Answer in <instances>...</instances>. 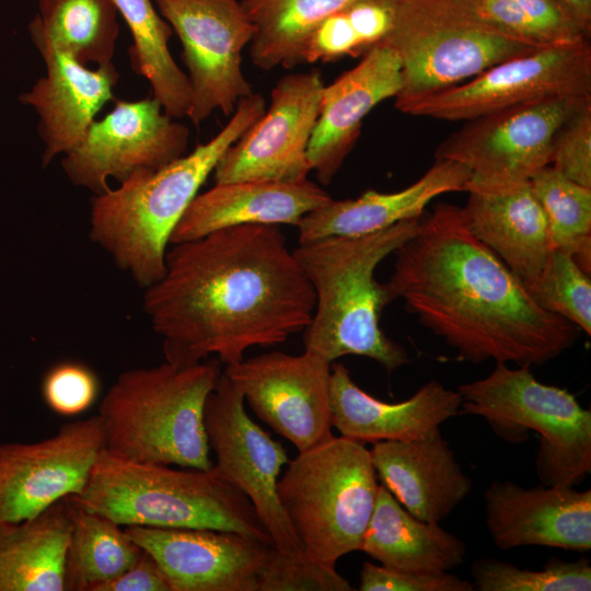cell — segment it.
Listing matches in <instances>:
<instances>
[{
    "instance_id": "cell-1",
    "label": "cell",
    "mask_w": 591,
    "mask_h": 591,
    "mask_svg": "<svg viewBox=\"0 0 591 591\" xmlns=\"http://www.w3.org/2000/svg\"><path fill=\"white\" fill-rule=\"evenodd\" d=\"M313 288L279 225L242 224L172 244L142 308L165 361L216 356L225 366L254 346L285 343L309 324Z\"/></svg>"
},
{
    "instance_id": "cell-2",
    "label": "cell",
    "mask_w": 591,
    "mask_h": 591,
    "mask_svg": "<svg viewBox=\"0 0 591 591\" xmlns=\"http://www.w3.org/2000/svg\"><path fill=\"white\" fill-rule=\"evenodd\" d=\"M383 288L472 363L537 367L569 350L579 328L542 309L467 227L462 208L439 202L395 252Z\"/></svg>"
},
{
    "instance_id": "cell-3",
    "label": "cell",
    "mask_w": 591,
    "mask_h": 591,
    "mask_svg": "<svg viewBox=\"0 0 591 591\" xmlns=\"http://www.w3.org/2000/svg\"><path fill=\"white\" fill-rule=\"evenodd\" d=\"M265 109V99L254 92L240 100L231 119L206 143L159 170L138 172L117 188L92 197L91 240L140 288L163 276L167 245L188 206L222 154Z\"/></svg>"
},
{
    "instance_id": "cell-4",
    "label": "cell",
    "mask_w": 591,
    "mask_h": 591,
    "mask_svg": "<svg viewBox=\"0 0 591 591\" xmlns=\"http://www.w3.org/2000/svg\"><path fill=\"white\" fill-rule=\"evenodd\" d=\"M418 222L401 221L358 236H326L292 251L315 294L312 317L302 331L304 350L331 363L347 355L366 357L389 373L410 362L406 349L380 327L390 302L374 273L414 235Z\"/></svg>"
},
{
    "instance_id": "cell-5",
    "label": "cell",
    "mask_w": 591,
    "mask_h": 591,
    "mask_svg": "<svg viewBox=\"0 0 591 591\" xmlns=\"http://www.w3.org/2000/svg\"><path fill=\"white\" fill-rule=\"evenodd\" d=\"M220 363L209 358L181 367L164 360L120 373L99 406L105 450L139 463L211 470L204 414Z\"/></svg>"
},
{
    "instance_id": "cell-6",
    "label": "cell",
    "mask_w": 591,
    "mask_h": 591,
    "mask_svg": "<svg viewBox=\"0 0 591 591\" xmlns=\"http://www.w3.org/2000/svg\"><path fill=\"white\" fill-rule=\"evenodd\" d=\"M70 497L125 528L215 529L273 544L248 498L211 470L139 463L104 449Z\"/></svg>"
},
{
    "instance_id": "cell-7",
    "label": "cell",
    "mask_w": 591,
    "mask_h": 591,
    "mask_svg": "<svg viewBox=\"0 0 591 591\" xmlns=\"http://www.w3.org/2000/svg\"><path fill=\"white\" fill-rule=\"evenodd\" d=\"M379 485L364 443L343 436L289 460L277 494L304 555L335 567L360 551Z\"/></svg>"
},
{
    "instance_id": "cell-8",
    "label": "cell",
    "mask_w": 591,
    "mask_h": 591,
    "mask_svg": "<svg viewBox=\"0 0 591 591\" xmlns=\"http://www.w3.org/2000/svg\"><path fill=\"white\" fill-rule=\"evenodd\" d=\"M457 391L460 413L483 417L499 438L520 443L530 430L538 433L535 471L543 486L576 487L591 473V412L568 390L499 361Z\"/></svg>"
},
{
    "instance_id": "cell-9",
    "label": "cell",
    "mask_w": 591,
    "mask_h": 591,
    "mask_svg": "<svg viewBox=\"0 0 591 591\" xmlns=\"http://www.w3.org/2000/svg\"><path fill=\"white\" fill-rule=\"evenodd\" d=\"M395 21L382 42L401 61L402 89L415 97L472 79L536 47L471 23L433 0H394Z\"/></svg>"
},
{
    "instance_id": "cell-10",
    "label": "cell",
    "mask_w": 591,
    "mask_h": 591,
    "mask_svg": "<svg viewBox=\"0 0 591 591\" xmlns=\"http://www.w3.org/2000/svg\"><path fill=\"white\" fill-rule=\"evenodd\" d=\"M590 100L543 99L466 120L438 146L434 158L455 161L470 170L466 192L517 187L549 165L555 134Z\"/></svg>"
},
{
    "instance_id": "cell-11",
    "label": "cell",
    "mask_w": 591,
    "mask_h": 591,
    "mask_svg": "<svg viewBox=\"0 0 591 591\" xmlns=\"http://www.w3.org/2000/svg\"><path fill=\"white\" fill-rule=\"evenodd\" d=\"M559 96H591L589 40L538 48L501 61L448 89L395 99V107L413 116L466 121L515 105Z\"/></svg>"
},
{
    "instance_id": "cell-12",
    "label": "cell",
    "mask_w": 591,
    "mask_h": 591,
    "mask_svg": "<svg viewBox=\"0 0 591 591\" xmlns=\"http://www.w3.org/2000/svg\"><path fill=\"white\" fill-rule=\"evenodd\" d=\"M204 422L216 457L211 471L248 498L280 554L302 556V545L277 494L288 453L250 418L243 395L223 372L207 398Z\"/></svg>"
},
{
    "instance_id": "cell-13",
    "label": "cell",
    "mask_w": 591,
    "mask_h": 591,
    "mask_svg": "<svg viewBox=\"0 0 591 591\" xmlns=\"http://www.w3.org/2000/svg\"><path fill=\"white\" fill-rule=\"evenodd\" d=\"M161 16L178 36L188 70L187 117L199 125L212 112L233 114L253 94L242 70V51L254 26L237 0H155Z\"/></svg>"
},
{
    "instance_id": "cell-14",
    "label": "cell",
    "mask_w": 591,
    "mask_h": 591,
    "mask_svg": "<svg viewBox=\"0 0 591 591\" xmlns=\"http://www.w3.org/2000/svg\"><path fill=\"white\" fill-rule=\"evenodd\" d=\"M189 129L169 116L152 97L116 100L94 120L79 143L61 159L68 179L94 195L142 171L159 170L184 155Z\"/></svg>"
},
{
    "instance_id": "cell-15",
    "label": "cell",
    "mask_w": 591,
    "mask_h": 591,
    "mask_svg": "<svg viewBox=\"0 0 591 591\" xmlns=\"http://www.w3.org/2000/svg\"><path fill=\"white\" fill-rule=\"evenodd\" d=\"M324 85L316 69L280 78L271 90L268 109L218 161L212 172L216 184L306 179L312 171L308 147Z\"/></svg>"
},
{
    "instance_id": "cell-16",
    "label": "cell",
    "mask_w": 591,
    "mask_h": 591,
    "mask_svg": "<svg viewBox=\"0 0 591 591\" xmlns=\"http://www.w3.org/2000/svg\"><path fill=\"white\" fill-rule=\"evenodd\" d=\"M331 364L306 350L270 351L228 364L223 373L263 422L303 452L333 436Z\"/></svg>"
},
{
    "instance_id": "cell-17",
    "label": "cell",
    "mask_w": 591,
    "mask_h": 591,
    "mask_svg": "<svg viewBox=\"0 0 591 591\" xmlns=\"http://www.w3.org/2000/svg\"><path fill=\"white\" fill-rule=\"evenodd\" d=\"M104 449L97 414L40 441L0 443V523L33 518L77 495Z\"/></svg>"
},
{
    "instance_id": "cell-18",
    "label": "cell",
    "mask_w": 591,
    "mask_h": 591,
    "mask_svg": "<svg viewBox=\"0 0 591 591\" xmlns=\"http://www.w3.org/2000/svg\"><path fill=\"white\" fill-rule=\"evenodd\" d=\"M160 565L172 591H257L275 546L232 531L126 526Z\"/></svg>"
},
{
    "instance_id": "cell-19",
    "label": "cell",
    "mask_w": 591,
    "mask_h": 591,
    "mask_svg": "<svg viewBox=\"0 0 591 591\" xmlns=\"http://www.w3.org/2000/svg\"><path fill=\"white\" fill-rule=\"evenodd\" d=\"M486 525L501 549L546 546L591 551V490L575 486L524 488L494 480L484 494Z\"/></svg>"
},
{
    "instance_id": "cell-20",
    "label": "cell",
    "mask_w": 591,
    "mask_h": 591,
    "mask_svg": "<svg viewBox=\"0 0 591 591\" xmlns=\"http://www.w3.org/2000/svg\"><path fill=\"white\" fill-rule=\"evenodd\" d=\"M402 89L397 54L384 43L370 48L350 70L324 85L320 114L308 147L317 179L329 184L355 147L363 118Z\"/></svg>"
},
{
    "instance_id": "cell-21",
    "label": "cell",
    "mask_w": 591,
    "mask_h": 591,
    "mask_svg": "<svg viewBox=\"0 0 591 591\" xmlns=\"http://www.w3.org/2000/svg\"><path fill=\"white\" fill-rule=\"evenodd\" d=\"M36 48L46 74L20 96V102L32 106L39 117L42 163L47 166L83 138L100 109L114 99L119 74L113 63L90 69L50 46Z\"/></svg>"
},
{
    "instance_id": "cell-22",
    "label": "cell",
    "mask_w": 591,
    "mask_h": 591,
    "mask_svg": "<svg viewBox=\"0 0 591 591\" xmlns=\"http://www.w3.org/2000/svg\"><path fill=\"white\" fill-rule=\"evenodd\" d=\"M329 398L333 428L361 443L424 438L459 415L462 403L457 390L434 380L405 401L383 402L360 389L346 366L335 361L331 364Z\"/></svg>"
},
{
    "instance_id": "cell-23",
    "label": "cell",
    "mask_w": 591,
    "mask_h": 591,
    "mask_svg": "<svg viewBox=\"0 0 591 591\" xmlns=\"http://www.w3.org/2000/svg\"><path fill=\"white\" fill-rule=\"evenodd\" d=\"M378 478L415 518L439 523L471 493L473 482L437 428L410 441H379L369 450Z\"/></svg>"
},
{
    "instance_id": "cell-24",
    "label": "cell",
    "mask_w": 591,
    "mask_h": 591,
    "mask_svg": "<svg viewBox=\"0 0 591 591\" xmlns=\"http://www.w3.org/2000/svg\"><path fill=\"white\" fill-rule=\"evenodd\" d=\"M332 197L308 178L296 183L240 181L198 194L176 225L171 244L242 224L297 227Z\"/></svg>"
},
{
    "instance_id": "cell-25",
    "label": "cell",
    "mask_w": 591,
    "mask_h": 591,
    "mask_svg": "<svg viewBox=\"0 0 591 591\" xmlns=\"http://www.w3.org/2000/svg\"><path fill=\"white\" fill-rule=\"evenodd\" d=\"M470 170L445 159L436 162L409 186L393 193L367 190L354 199L334 200L305 215L297 225L299 242L322 237L358 236L387 229L401 221L420 218L440 195L466 192Z\"/></svg>"
},
{
    "instance_id": "cell-26",
    "label": "cell",
    "mask_w": 591,
    "mask_h": 591,
    "mask_svg": "<svg viewBox=\"0 0 591 591\" xmlns=\"http://www.w3.org/2000/svg\"><path fill=\"white\" fill-rule=\"evenodd\" d=\"M462 208L473 234L525 286L540 275L551 245L544 213L530 183L498 190H468Z\"/></svg>"
},
{
    "instance_id": "cell-27",
    "label": "cell",
    "mask_w": 591,
    "mask_h": 591,
    "mask_svg": "<svg viewBox=\"0 0 591 591\" xmlns=\"http://www.w3.org/2000/svg\"><path fill=\"white\" fill-rule=\"evenodd\" d=\"M360 551L384 567L408 572L449 571L467 554L461 538L439 523L415 518L381 484Z\"/></svg>"
},
{
    "instance_id": "cell-28",
    "label": "cell",
    "mask_w": 591,
    "mask_h": 591,
    "mask_svg": "<svg viewBox=\"0 0 591 591\" xmlns=\"http://www.w3.org/2000/svg\"><path fill=\"white\" fill-rule=\"evenodd\" d=\"M68 497L39 514L0 523V591H67Z\"/></svg>"
},
{
    "instance_id": "cell-29",
    "label": "cell",
    "mask_w": 591,
    "mask_h": 591,
    "mask_svg": "<svg viewBox=\"0 0 591 591\" xmlns=\"http://www.w3.org/2000/svg\"><path fill=\"white\" fill-rule=\"evenodd\" d=\"M28 23L33 44L46 45L82 65L112 63L119 34L113 0H37Z\"/></svg>"
},
{
    "instance_id": "cell-30",
    "label": "cell",
    "mask_w": 591,
    "mask_h": 591,
    "mask_svg": "<svg viewBox=\"0 0 591 591\" xmlns=\"http://www.w3.org/2000/svg\"><path fill=\"white\" fill-rule=\"evenodd\" d=\"M433 1L471 23L536 47L569 46L590 39V33L563 0Z\"/></svg>"
},
{
    "instance_id": "cell-31",
    "label": "cell",
    "mask_w": 591,
    "mask_h": 591,
    "mask_svg": "<svg viewBox=\"0 0 591 591\" xmlns=\"http://www.w3.org/2000/svg\"><path fill=\"white\" fill-rule=\"evenodd\" d=\"M357 0H243L254 26L248 44L253 63L263 69L303 63L308 39L331 14Z\"/></svg>"
},
{
    "instance_id": "cell-32",
    "label": "cell",
    "mask_w": 591,
    "mask_h": 591,
    "mask_svg": "<svg viewBox=\"0 0 591 591\" xmlns=\"http://www.w3.org/2000/svg\"><path fill=\"white\" fill-rule=\"evenodd\" d=\"M132 36L129 56L134 71L146 78L153 97L172 118L187 115L190 86L185 72L169 50L172 27L159 14L151 0H113Z\"/></svg>"
},
{
    "instance_id": "cell-33",
    "label": "cell",
    "mask_w": 591,
    "mask_h": 591,
    "mask_svg": "<svg viewBox=\"0 0 591 591\" xmlns=\"http://www.w3.org/2000/svg\"><path fill=\"white\" fill-rule=\"evenodd\" d=\"M71 529L67 549V591H94L127 570L142 548L113 520L68 497Z\"/></svg>"
},
{
    "instance_id": "cell-34",
    "label": "cell",
    "mask_w": 591,
    "mask_h": 591,
    "mask_svg": "<svg viewBox=\"0 0 591 591\" xmlns=\"http://www.w3.org/2000/svg\"><path fill=\"white\" fill-rule=\"evenodd\" d=\"M529 183L546 220L551 250L570 254L590 274L591 188L551 165L537 171Z\"/></svg>"
},
{
    "instance_id": "cell-35",
    "label": "cell",
    "mask_w": 591,
    "mask_h": 591,
    "mask_svg": "<svg viewBox=\"0 0 591 591\" xmlns=\"http://www.w3.org/2000/svg\"><path fill=\"white\" fill-rule=\"evenodd\" d=\"M471 576L479 591L591 590V565L587 557L573 561L553 557L541 570L520 568L493 557L478 558L471 566Z\"/></svg>"
},
{
    "instance_id": "cell-36",
    "label": "cell",
    "mask_w": 591,
    "mask_h": 591,
    "mask_svg": "<svg viewBox=\"0 0 591 591\" xmlns=\"http://www.w3.org/2000/svg\"><path fill=\"white\" fill-rule=\"evenodd\" d=\"M545 311L591 335V279L568 253L552 250L538 277L525 286Z\"/></svg>"
},
{
    "instance_id": "cell-37",
    "label": "cell",
    "mask_w": 591,
    "mask_h": 591,
    "mask_svg": "<svg viewBox=\"0 0 591 591\" xmlns=\"http://www.w3.org/2000/svg\"><path fill=\"white\" fill-rule=\"evenodd\" d=\"M349 581L335 567L304 554L291 557L276 548L259 576L257 591H350Z\"/></svg>"
},
{
    "instance_id": "cell-38",
    "label": "cell",
    "mask_w": 591,
    "mask_h": 591,
    "mask_svg": "<svg viewBox=\"0 0 591 591\" xmlns=\"http://www.w3.org/2000/svg\"><path fill=\"white\" fill-rule=\"evenodd\" d=\"M99 393L96 373L77 361L55 364L42 381V395L46 405L61 416L72 417L85 412L97 399Z\"/></svg>"
},
{
    "instance_id": "cell-39",
    "label": "cell",
    "mask_w": 591,
    "mask_h": 591,
    "mask_svg": "<svg viewBox=\"0 0 591 591\" xmlns=\"http://www.w3.org/2000/svg\"><path fill=\"white\" fill-rule=\"evenodd\" d=\"M549 165L572 182L591 188V100L555 134Z\"/></svg>"
},
{
    "instance_id": "cell-40",
    "label": "cell",
    "mask_w": 591,
    "mask_h": 591,
    "mask_svg": "<svg viewBox=\"0 0 591 591\" xmlns=\"http://www.w3.org/2000/svg\"><path fill=\"white\" fill-rule=\"evenodd\" d=\"M360 591H474L468 580L449 571L408 572L366 561L360 571Z\"/></svg>"
},
{
    "instance_id": "cell-41",
    "label": "cell",
    "mask_w": 591,
    "mask_h": 591,
    "mask_svg": "<svg viewBox=\"0 0 591 591\" xmlns=\"http://www.w3.org/2000/svg\"><path fill=\"white\" fill-rule=\"evenodd\" d=\"M94 591H172V588L158 561L142 549L127 570Z\"/></svg>"
},
{
    "instance_id": "cell-42",
    "label": "cell",
    "mask_w": 591,
    "mask_h": 591,
    "mask_svg": "<svg viewBox=\"0 0 591 591\" xmlns=\"http://www.w3.org/2000/svg\"><path fill=\"white\" fill-rule=\"evenodd\" d=\"M573 15L591 33V0H563Z\"/></svg>"
}]
</instances>
